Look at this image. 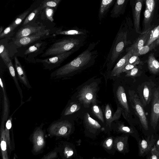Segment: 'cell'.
Listing matches in <instances>:
<instances>
[{
    "label": "cell",
    "mask_w": 159,
    "mask_h": 159,
    "mask_svg": "<svg viewBox=\"0 0 159 159\" xmlns=\"http://www.w3.org/2000/svg\"><path fill=\"white\" fill-rule=\"evenodd\" d=\"M116 0H102L100 1L98 13V19L101 20L106 16L110 8L114 5Z\"/></svg>",
    "instance_id": "obj_24"
},
{
    "label": "cell",
    "mask_w": 159,
    "mask_h": 159,
    "mask_svg": "<svg viewBox=\"0 0 159 159\" xmlns=\"http://www.w3.org/2000/svg\"><path fill=\"white\" fill-rule=\"evenodd\" d=\"M128 1L127 0H116L111 11V17L116 18L123 15L125 13Z\"/></svg>",
    "instance_id": "obj_21"
},
{
    "label": "cell",
    "mask_w": 159,
    "mask_h": 159,
    "mask_svg": "<svg viewBox=\"0 0 159 159\" xmlns=\"http://www.w3.org/2000/svg\"><path fill=\"white\" fill-rule=\"evenodd\" d=\"M132 55L131 51H129L123 57L121 58L116 63L112 70L111 75L113 76L120 77L122 73V70L127 65L129 58Z\"/></svg>",
    "instance_id": "obj_20"
},
{
    "label": "cell",
    "mask_w": 159,
    "mask_h": 159,
    "mask_svg": "<svg viewBox=\"0 0 159 159\" xmlns=\"http://www.w3.org/2000/svg\"><path fill=\"white\" fill-rule=\"evenodd\" d=\"M12 115L13 114L9 116L7 121L5 122L4 128L5 137L9 154H10L11 151L14 149L13 148H14L13 146L12 139L10 136V130L12 126Z\"/></svg>",
    "instance_id": "obj_25"
},
{
    "label": "cell",
    "mask_w": 159,
    "mask_h": 159,
    "mask_svg": "<svg viewBox=\"0 0 159 159\" xmlns=\"http://www.w3.org/2000/svg\"><path fill=\"white\" fill-rule=\"evenodd\" d=\"M116 97L118 106L122 109V114L124 118L129 123L130 121V112L124 88L120 86L116 92Z\"/></svg>",
    "instance_id": "obj_10"
},
{
    "label": "cell",
    "mask_w": 159,
    "mask_h": 159,
    "mask_svg": "<svg viewBox=\"0 0 159 159\" xmlns=\"http://www.w3.org/2000/svg\"><path fill=\"white\" fill-rule=\"evenodd\" d=\"M14 60L15 67L17 72L18 79L27 88H31L32 87L29 83L25 71L23 67L16 57H14Z\"/></svg>",
    "instance_id": "obj_19"
},
{
    "label": "cell",
    "mask_w": 159,
    "mask_h": 159,
    "mask_svg": "<svg viewBox=\"0 0 159 159\" xmlns=\"http://www.w3.org/2000/svg\"><path fill=\"white\" fill-rule=\"evenodd\" d=\"M92 112L93 115L103 123L105 121L102 111L101 108L97 104L92 105Z\"/></svg>",
    "instance_id": "obj_36"
},
{
    "label": "cell",
    "mask_w": 159,
    "mask_h": 159,
    "mask_svg": "<svg viewBox=\"0 0 159 159\" xmlns=\"http://www.w3.org/2000/svg\"><path fill=\"white\" fill-rule=\"evenodd\" d=\"M45 12L46 16L47 19L51 22L54 20L53 15L54 13V10L53 8L50 7H46Z\"/></svg>",
    "instance_id": "obj_48"
},
{
    "label": "cell",
    "mask_w": 159,
    "mask_h": 159,
    "mask_svg": "<svg viewBox=\"0 0 159 159\" xmlns=\"http://www.w3.org/2000/svg\"><path fill=\"white\" fill-rule=\"evenodd\" d=\"M113 129L116 132L123 134H131L134 133L131 128L126 126L122 123H117L113 128Z\"/></svg>",
    "instance_id": "obj_33"
},
{
    "label": "cell",
    "mask_w": 159,
    "mask_h": 159,
    "mask_svg": "<svg viewBox=\"0 0 159 159\" xmlns=\"http://www.w3.org/2000/svg\"><path fill=\"white\" fill-rule=\"evenodd\" d=\"M84 121L86 136L94 138L101 132L105 130V128L97 120L92 118L89 113L84 114Z\"/></svg>",
    "instance_id": "obj_8"
},
{
    "label": "cell",
    "mask_w": 159,
    "mask_h": 159,
    "mask_svg": "<svg viewBox=\"0 0 159 159\" xmlns=\"http://www.w3.org/2000/svg\"><path fill=\"white\" fill-rule=\"evenodd\" d=\"M130 43V41L127 40V32L122 30L121 27H120L104 64L107 65V69L112 68L125 48Z\"/></svg>",
    "instance_id": "obj_3"
},
{
    "label": "cell",
    "mask_w": 159,
    "mask_h": 159,
    "mask_svg": "<svg viewBox=\"0 0 159 159\" xmlns=\"http://www.w3.org/2000/svg\"><path fill=\"white\" fill-rule=\"evenodd\" d=\"M142 62L141 61L138 56L132 55L128 60L127 64H130L136 66L137 65L142 64Z\"/></svg>",
    "instance_id": "obj_44"
},
{
    "label": "cell",
    "mask_w": 159,
    "mask_h": 159,
    "mask_svg": "<svg viewBox=\"0 0 159 159\" xmlns=\"http://www.w3.org/2000/svg\"><path fill=\"white\" fill-rule=\"evenodd\" d=\"M7 66L8 69L10 74L18 90L20 96V97L22 99L23 98L22 90L19 84L18 81V78L16 76L15 69L11 61L8 63Z\"/></svg>",
    "instance_id": "obj_31"
},
{
    "label": "cell",
    "mask_w": 159,
    "mask_h": 159,
    "mask_svg": "<svg viewBox=\"0 0 159 159\" xmlns=\"http://www.w3.org/2000/svg\"><path fill=\"white\" fill-rule=\"evenodd\" d=\"M155 1L154 0H147L145 1L146 7L152 14L154 13L155 6Z\"/></svg>",
    "instance_id": "obj_45"
},
{
    "label": "cell",
    "mask_w": 159,
    "mask_h": 159,
    "mask_svg": "<svg viewBox=\"0 0 159 159\" xmlns=\"http://www.w3.org/2000/svg\"><path fill=\"white\" fill-rule=\"evenodd\" d=\"M0 56L5 65L7 66L11 60L9 57L8 51L3 44L1 43L0 45Z\"/></svg>",
    "instance_id": "obj_38"
},
{
    "label": "cell",
    "mask_w": 159,
    "mask_h": 159,
    "mask_svg": "<svg viewBox=\"0 0 159 159\" xmlns=\"http://www.w3.org/2000/svg\"><path fill=\"white\" fill-rule=\"evenodd\" d=\"M97 43H91L84 51L73 60L52 72L50 76L54 79H66L89 67L94 63L98 56L95 49Z\"/></svg>",
    "instance_id": "obj_1"
},
{
    "label": "cell",
    "mask_w": 159,
    "mask_h": 159,
    "mask_svg": "<svg viewBox=\"0 0 159 159\" xmlns=\"http://www.w3.org/2000/svg\"><path fill=\"white\" fill-rule=\"evenodd\" d=\"M122 109L119 106H117V109L116 112L114 113L112 119V122L115 120L119 119L122 114Z\"/></svg>",
    "instance_id": "obj_49"
},
{
    "label": "cell",
    "mask_w": 159,
    "mask_h": 159,
    "mask_svg": "<svg viewBox=\"0 0 159 159\" xmlns=\"http://www.w3.org/2000/svg\"><path fill=\"white\" fill-rule=\"evenodd\" d=\"M29 11H26L20 14L11 24V25L15 29L25 19L26 16L29 12Z\"/></svg>",
    "instance_id": "obj_41"
},
{
    "label": "cell",
    "mask_w": 159,
    "mask_h": 159,
    "mask_svg": "<svg viewBox=\"0 0 159 159\" xmlns=\"http://www.w3.org/2000/svg\"><path fill=\"white\" fill-rule=\"evenodd\" d=\"M147 63L148 68L152 73L156 74L159 72V62L155 58L153 53L148 56Z\"/></svg>",
    "instance_id": "obj_29"
},
{
    "label": "cell",
    "mask_w": 159,
    "mask_h": 159,
    "mask_svg": "<svg viewBox=\"0 0 159 159\" xmlns=\"http://www.w3.org/2000/svg\"><path fill=\"white\" fill-rule=\"evenodd\" d=\"M153 43L155 46V47L159 45V36L157 39L153 42Z\"/></svg>",
    "instance_id": "obj_52"
},
{
    "label": "cell",
    "mask_w": 159,
    "mask_h": 159,
    "mask_svg": "<svg viewBox=\"0 0 159 159\" xmlns=\"http://www.w3.org/2000/svg\"><path fill=\"white\" fill-rule=\"evenodd\" d=\"M151 153V159H159V151L157 150L155 145L152 148Z\"/></svg>",
    "instance_id": "obj_50"
},
{
    "label": "cell",
    "mask_w": 159,
    "mask_h": 159,
    "mask_svg": "<svg viewBox=\"0 0 159 159\" xmlns=\"http://www.w3.org/2000/svg\"><path fill=\"white\" fill-rule=\"evenodd\" d=\"M128 139V136L124 135L115 137L114 146L116 151L122 153L127 151Z\"/></svg>",
    "instance_id": "obj_22"
},
{
    "label": "cell",
    "mask_w": 159,
    "mask_h": 159,
    "mask_svg": "<svg viewBox=\"0 0 159 159\" xmlns=\"http://www.w3.org/2000/svg\"><path fill=\"white\" fill-rule=\"evenodd\" d=\"M155 48L153 43L149 45H145L142 47L137 52L132 54L138 56L145 54Z\"/></svg>",
    "instance_id": "obj_40"
},
{
    "label": "cell",
    "mask_w": 159,
    "mask_h": 159,
    "mask_svg": "<svg viewBox=\"0 0 159 159\" xmlns=\"http://www.w3.org/2000/svg\"><path fill=\"white\" fill-rule=\"evenodd\" d=\"M47 44V43L45 42L40 41L30 47L24 53L26 58V59L29 61L34 63L33 57L42 52Z\"/></svg>",
    "instance_id": "obj_15"
},
{
    "label": "cell",
    "mask_w": 159,
    "mask_h": 159,
    "mask_svg": "<svg viewBox=\"0 0 159 159\" xmlns=\"http://www.w3.org/2000/svg\"><path fill=\"white\" fill-rule=\"evenodd\" d=\"M151 88L149 83L144 84L140 99L143 107H145L150 102L151 100Z\"/></svg>",
    "instance_id": "obj_28"
},
{
    "label": "cell",
    "mask_w": 159,
    "mask_h": 159,
    "mask_svg": "<svg viewBox=\"0 0 159 159\" xmlns=\"http://www.w3.org/2000/svg\"><path fill=\"white\" fill-rule=\"evenodd\" d=\"M5 122L2 121L0 128L1 148L2 159H9V153L7 143L6 139L4 128Z\"/></svg>",
    "instance_id": "obj_23"
},
{
    "label": "cell",
    "mask_w": 159,
    "mask_h": 159,
    "mask_svg": "<svg viewBox=\"0 0 159 159\" xmlns=\"http://www.w3.org/2000/svg\"><path fill=\"white\" fill-rule=\"evenodd\" d=\"M59 152L58 147H56L43 156L40 159H55L58 157Z\"/></svg>",
    "instance_id": "obj_42"
},
{
    "label": "cell",
    "mask_w": 159,
    "mask_h": 159,
    "mask_svg": "<svg viewBox=\"0 0 159 159\" xmlns=\"http://www.w3.org/2000/svg\"><path fill=\"white\" fill-rule=\"evenodd\" d=\"M61 0H45L42 2L41 7H50L57 8Z\"/></svg>",
    "instance_id": "obj_39"
},
{
    "label": "cell",
    "mask_w": 159,
    "mask_h": 159,
    "mask_svg": "<svg viewBox=\"0 0 159 159\" xmlns=\"http://www.w3.org/2000/svg\"><path fill=\"white\" fill-rule=\"evenodd\" d=\"M152 142L143 139L139 142V152L140 155H143L150 150L152 145Z\"/></svg>",
    "instance_id": "obj_34"
},
{
    "label": "cell",
    "mask_w": 159,
    "mask_h": 159,
    "mask_svg": "<svg viewBox=\"0 0 159 159\" xmlns=\"http://www.w3.org/2000/svg\"><path fill=\"white\" fill-rule=\"evenodd\" d=\"M151 30H149L146 32L142 34L134 41L133 44L126 49L127 52L131 51L132 54L138 52L140 49L144 46L150 36Z\"/></svg>",
    "instance_id": "obj_16"
},
{
    "label": "cell",
    "mask_w": 159,
    "mask_h": 159,
    "mask_svg": "<svg viewBox=\"0 0 159 159\" xmlns=\"http://www.w3.org/2000/svg\"><path fill=\"white\" fill-rule=\"evenodd\" d=\"M153 14L146 7L144 12L143 23L144 29L142 34L146 32L151 30V23L152 19Z\"/></svg>",
    "instance_id": "obj_32"
},
{
    "label": "cell",
    "mask_w": 159,
    "mask_h": 159,
    "mask_svg": "<svg viewBox=\"0 0 159 159\" xmlns=\"http://www.w3.org/2000/svg\"><path fill=\"white\" fill-rule=\"evenodd\" d=\"M74 130L71 120L61 117L52 122L47 129L49 137H55L56 140L61 138L68 139Z\"/></svg>",
    "instance_id": "obj_4"
},
{
    "label": "cell",
    "mask_w": 159,
    "mask_h": 159,
    "mask_svg": "<svg viewBox=\"0 0 159 159\" xmlns=\"http://www.w3.org/2000/svg\"><path fill=\"white\" fill-rule=\"evenodd\" d=\"M0 78V84L3 91V107L2 121L6 122L9 118V102L3 82L1 78Z\"/></svg>",
    "instance_id": "obj_27"
},
{
    "label": "cell",
    "mask_w": 159,
    "mask_h": 159,
    "mask_svg": "<svg viewBox=\"0 0 159 159\" xmlns=\"http://www.w3.org/2000/svg\"><path fill=\"white\" fill-rule=\"evenodd\" d=\"M104 116L107 126L111 129L112 113L111 108L108 104H107L105 106L104 110Z\"/></svg>",
    "instance_id": "obj_35"
},
{
    "label": "cell",
    "mask_w": 159,
    "mask_h": 159,
    "mask_svg": "<svg viewBox=\"0 0 159 159\" xmlns=\"http://www.w3.org/2000/svg\"><path fill=\"white\" fill-rule=\"evenodd\" d=\"M75 159H83V158L80 156H77L76 157H75Z\"/></svg>",
    "instance_id": "obj_54"
},
{
    "label": "cell",
    "mask_w": 159,
    "mask_h": 159,
    "mask_svg": "<svg viewBox=\"0 0 159 159\" xmlns=\"http://www.w3.org/2000/svg\"><path fill=\"white\" fill-rule=\"evenodd\" d=\"M76 51L73 50L44 59H36L35 62L41 63L45 69L51 70L59 66L66 59Z\"/></svg>",
    "instance_id": "obj_9"
},
{
    "label": "cell",
    "mask_w": 159,
    "mask_h": 159,
    "mask_svg": "<svg viewBox=\"0 0 159 159\" xmlns=\"http://www.w3.org/2000/svg\"><path fill=\"white\" fill-rule=\"evenodd\" d=\"M86 37L83 35L62 38L52 44L41 57H53L73 50L77 51L84 45Z\"/></svg>",
    "instance_id": "obj_2"
},
{
    "label": "cell",
    "mask_w": 159,
    "mask_h": 159,
    "mask_svg": "<svg viewBox=\"0 0 159 159\" xmlns=\"http://www.w3.org/2000/svg\"><path fill=\"white\" fill-rule=\"evenodd\" d=\"M115 138L111 136L107 137L101 143L102 147L106 152L110 154H114L116 151L114 146Z\"/></svg>",
    "instance_id": "obj_30"
},
{
    "label": "cell",
    "mask_w": 159,
    "mask_h": 159,
    "mask_svg": "<svg viewBox=\"0 0 159 159\" xmlns=\"http://www.w3.org/2000/svg\"><path fill=\"white\" fill-rule=\"evenodd\" d=\"M59 153L61 159H72L77 156L74 145L67 141H62L58 146Z\"/></svg>",
    "instance_id": "obj_13"
},
{
    "label": "cell",
    "mask_w": 159,
    "mask_h": 159,
    "mask_svg": "<svg viewBox=\"0 0 159 159\" xmlns=\"http://www.w3.org/2000/svg\"><path fill=\"white\" fill-rule=\"evenodd\" d=\"M43 125L44 124L42 123L36 127L30 137V140L32 145L31 152L34 155L43 152L46 146V132L43 129Z\"/></svg>",
    "instance_id": "obj_6"
},
{
    "label": "cell",
    "mask_w": 159,
    "mask_h": 159,
    "mask_svg": "<svg viewBox=\"0 0 159 159\" xmlns=\"http://www.w3.org/2000/svg\"><path fill=\"white\" fill-rule=\"evenodd\" d=\"M45 29V26H32L29 25L24 26L20 29L16 33L15 39L27 36Z\"/></svg>",
    "instance_id": "obj_18"
},
{
    "label": "cell",
    "mask_w": 159,
    "mask_h": 159,
    "mask_svg": "<svg viewBox=\"0 0 159 159\" xmlns=\"http://www.w3.org/2000/svg\"><path fill=\"white\" fill-rule=\"evenodd\" d=\"M15 29L12 25L10 24L7 27L2 33L0 34V38H2L7 37L11 33H12Z\"/></svg>",
    "instance_id": "obj_46"
},
{
    "label": "cell",
    "mask_w": 159,
    "mask_h": 159,
    "mask_svg": "<svg viewBox=\"0 0 159 159\" xmlns=\"http://www.w3.org/2000/svg\"><path fill=\"white\" fill-rule=\"evenodd\" d=\"M90 159H103V158H96L94 157H93V158H91Z\"/></svg>",
    "instance_id": "obj_56"
},
{
    "label": "cell",
    "mask_w": 159,
    "mask_h": 159,
    "mask_svg": "<svg viewBox=\"0 0 159 159\" xmlns=\"http://www.w3.org/2000/svg\"><path fill=\"white\" fill-rule=\"evenodd\" d=\"M57 35L75 36H86L88 31L85 30L75 28L67 30H59L55 32Z\"/></svg>",
    "instance_id": "obj_26"
},
{
    "label": "cell",
    "mask_w": 159,
    "mask_h": 159,
    "mask_svg": "<svg viewBox=\"0 0 159 159\" xmlns=\"http://www.w3.org/2000/svg\"><path fill=\"white\" fill-rule=\"evenodd\" d=\"M159 120V88H157L153 94V100L150 115V124L155 129Z\"/></svg>",
    "instance_id": "obj_12"
},
{
    "label": "cell",
    "mask_w": 159,
    "mask_h": 159,
    "mask_svg": "<svg viewBox=\"0 0 159 159\" xmlns=\"http://www.w3.org/2000/svg\"><path fill=\"white\" fill-rule=\"evenodd\" d=\"M159 36V25L151 30L149 39L145 45H149L156 41Z\"/></svg>",
    "instance_id": "obj_37"
},
{
    "label": "cell",
    "mask_w": 159,
    "mask_h": 159,
    "mask_svg": "<svg viewBox=\"0 0 159 159\" xmlns=\"http://www.w3.org/2000/svg\"><path fill=\"white\" fill-rule=\"evenodd\" d=\"M3 28L2 26L0 28V34H1L3 32Z\"/></svg>",
    "instance_id": "obj_55"
},
{
    "label": "cell",
    "mask_w": 159,
    "mask_h": 159,
    "mask_svg": "<svg viewBox=\"0 0 159 159\" xmlns=\"http://www.w3.org/2000/svg\"><path fill=\"white\" fill-rule=\"evenodd\" d=\"M80 104L77 101H69L62 111L60 117L71 120V116L80 109Z\"/></svg>",
    "instance_id": "obj_17"
},
{
    "label": "cell",
    "mask_w": 159,
    "mask_h": 159,
    "mask_svg": "<svg viewBox=\"0 0 159 159\" xmlns=\"http://www.w3.org/2000/svg\"><path fill=\"white\" fill-rule=\"evenodd\" d=\"M136 66L130 64H127L125 66L122 70V73L123 72H126L132 69Z\"/></svg>",
    "instance_id": "obj_51"
},
{
    "label": "cell",
    "mask_w": 159,
    "mask_h": 159,
    "mask_svg": "<svg viewBox=\"0 0 159 159\" xmlns=\"http://www.w3.org/2000/svg\"><path fill=\"white\" fill-rule=\"evenodd\" d=\"M139 70L138 66L130 70L125 72V77H135L139 75Z\"/></svg>",
    "instance_id": "obj_47"
},
{
    "label": "cell",
    "mask_w": 159,
    "mask_h": 159,
    "mask_svg": "<svg viewBox=\"0 0 159 159\" xmlns=\"http://www.w3.org/2000/svg\"><path fill=\"white\" fill-rule=\"evenodd\" d=\"M155 146L157 150L159 151V139L157 141Z\"/></svg>",
    "instance_id": "obj_53"
},
{
    "label": "cell",
    "mask_w": 159,
    "mask_h": 159,
    "mask_svg": "<svg viewBox=\"0 0 159 159\" xmlns=\"http://www.w3.org/2000/svg\"><path fill=\"white\" fill-rule=\"evenodd\" d=\"M129 101L136 115L139 119L143 128L146 130L148 129L147 117L142 102L135 92L129 90Z\"/></svg>",
    "instance_id": "obj_7"
},
{
    "label": "cell",
    "mask_w": 159,
    "mask_h": 159,
    "mask_svg": "<svg viewBox=\"0 0 159 159\" xmlns=\"http://www.w3.org/2000/svg\"><path fill=\"white\" fill-rule=\"evenodd\" d=\"M49 29H45L30 35L15 39L14 43L18 46H26L37 41L47 37L49 34Z\"/></svg>",
    "instance_id": "obj_11"
},
{
    "label": "cell",
    "mask_w": 159,
    "mask_h": 159,
    "mask_svg": "<svg viewBox=\"0 0 159 159\" xmlns=\"http://www.w3.org/2000/svg\"><path fill=\"white\" fill-rule=\"evenodd\" d=\"M144 0H136L131 5L134 26L136 32L142 34L140 27V15Z\"/></svg>",
    "instance_id": "obj_14"
},
{
    "label": "cell",
    "mask_w": 159,
    "mask_h": 159,
    "mask_svg": "<svg viewBox=\"0 0 159 159\" xmlns=\"http://www.w3.org/2000/svg\"><path fill=\"white\" fill-rule=\"evenodd\" d=\"M41 7L38 8L34 10L24 20L23 24V25H25L34 19L36 15L41 10Z\"/></svg>",
    "instance_id": "obj_43"
},
{
    "label": "cell",
    "mask_w": 159,
    "mask_h": 159,
    "mask_svg": "<svg viewBox=\"0 0 159 159\" xmlns=\"http://www.w3.org/2000/svg\"><path fill=\"white\" fill-rule=\"evenodd\" d=\"M98 89V84L96 82L84 84L78 92L76 97V101L86 108L89 107L91 104H97Z\"/></svg>",
    "instance_id": "obj_5"
}]
</instances>
